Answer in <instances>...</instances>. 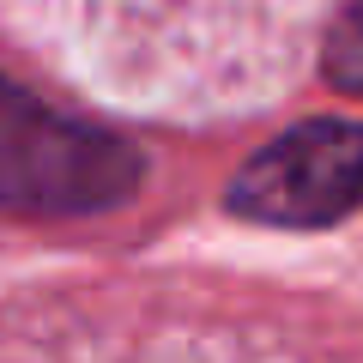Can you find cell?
<instances>
[{"label": "cell", "mask_w": 363, "mask_h": 363, "mask_svg": "<svg viewBox=\"0 0 363 363\" xmlns=\"http://www.w3.org/2000/svg\"><path fill=\"white\" fill-rule=\"evenodd\" d=\"M140 188V152L116 133L73 121L37 104L30 91H6L0 116V194L25 218H85L109 212Z\"/></svg>", "instance_id": "cell-1"}, {"label": "cell", "mask_w": 363, "mask_h": 363, "mask_svg": "<svg viewBox=\"0 0 363 363\" xmlns=\"http://www.w3.org/2000/svg\"><path fill=\"white\" fill-rule=\"evenodd\" d=\"M321 73L339 91L363 97V0H339V18L321 43Z\"/></svg>", "instance_id": "cell-3"}, {"label": "cell", "mask_w": 363, "mask_h": 363, "mask_svg": "<svg viewBox=\"0 0 363 363\" xmlns=\"http://www.w3.org/2000/svg\"><path fill=\"white\" fill-rule=\"evenodd\" d=\"M230 212L272 230H327L363 206V121L315 116L260 145L230 182Z\"/></svg>", "instance_id": "cell-2"}]
</instances>
